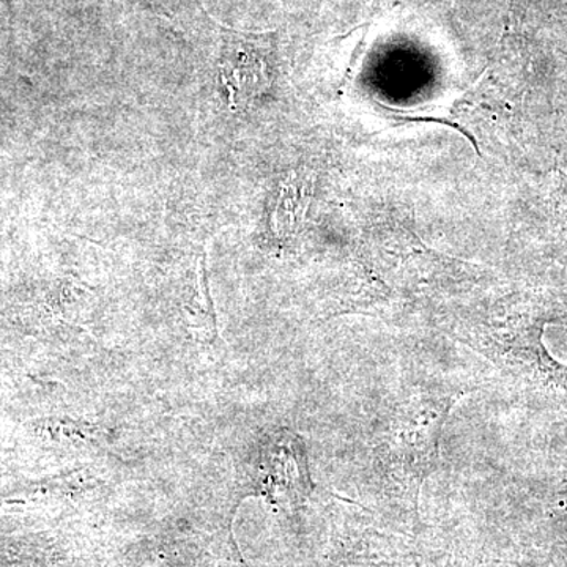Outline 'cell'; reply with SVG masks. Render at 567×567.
Segmentation results:
<instances>
[{"label": "cell", "instance_id": "obj_1", "mask_svg": "<svg viewBox=\"0 0 567 567\" xmlns=\"http://www.w3.org/2000/svg\"><path fill=\"white\" fill-rule=\"evenodd\" d=\"M554 215L559 240L567 249V177L565 174L559 175V183L554 197Z\"/></svg>", "mask_w": 567, "mask_h": 567}]
</instances>
